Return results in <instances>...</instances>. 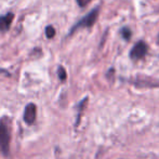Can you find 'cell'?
Instances as JSON below:
<instances>
[{
    "label": "cell",
    "mask_w": 159,
    "mask_h": 159,
    "mask_svg": "<svg viewBox=\"0 0 159 159\" xmlns=\"http://www.w3.org/2000/svg\"><path fill=\"white\" fill-rule=\"evenodd\" d=\"M98 12H100V8H95V9H93L92 11H90L86 16L82 17L79 22H77V23L74 25V27L71 28L70 32H69V35L74 34L77 30H79V28H88L94 25L95 21L98 20Z\"/></svg>",
    "instance_id": "cell-1"
},
{
    "label": "cell",
    "mask_w": 159,
    "mask_h": 159,
    "mask_svg": "<svg viewBox=\"0 0 159 159\" xmlns=\"http://www.w3.org/2000/svg\"><path fill=\"white\" fill-rule=\"evenodd\" d=\"M0 149L4 156H8L10 152V130L2 120H0Z\"/></svg>",
    "instance_id": "cell-2"
},
{
    "label": "cell",
    "mask_w": 159,
    "mask_h": 159,
    "mask_svg": "<svg viewBox=\"0 0 159 159\" xmlns=\"http://www.w3.org/2000/svg\"><path fill=\"white\" fill-rule=\"evenodd\" d=\"M147 50H148L147 44L145 43V41L141 40V41H139L138 43L132 48V50L130 51V57H131L133 61L141 60L147 54Z\"/></svg>",
    "instance_id": "cell-3"
},
{
    "label": "cell",
    "mask_w": 159,
    "mask_h": 159,
    "mask_svg": "<svg viewBox=\"0 0 159 159\" xmlns=\"http://www.w3.org/2000/svg\"><path fill=\"white\" fill-rule=\"evenodd\" d=\"M36 114H37V107L35 104L30 103L26 105L24 111V121L27 125H33L36 120Z\"/></svg>",
    "instance_id": "cell-4"
},
{
    "label": "cell",
    "mask_w": 159,
    "mask_h": 159,
    "mask_svg": "<svg viewBox=\"0 0 159 159\" xmlns=\"http://www.w3.org/2000/svg\"><path fill=\"white\" fill-rule=\"evenodd\" d=\"M14 19V14L12 12L7 13L6 15L0 16V32H7L10 28L11 24Z\"/></svg>",
    "instance_id": "cell-5"
},
{
    "label": "cell",
    "mask_w": 159,
    "mask_h": 159,
    "mask_svg": "<svg viewBox=\"0 0 159 159\" xmlns=\"http://www.w3.org/2000/svg\"><path fill=\"white\" fill-rule=\"evenodd\" d=\"M120 34H121V36L124 37V39H126V40H129L130 38H131V35H132V33H131V30H130L129 27L121 28V30H120Z\"/></svg>",
    "instance_id": "cell-6"
},
{
    "label": "cell",
    "mask_w": 159,
    "mask_h": 159,
    "mask_svg": "<svg viewBox=\"0 0 159 159\" xmlns=\"http://www.w3.org/2000/svg\"><path fill=\"white\" fill-rule=\"evenodd\" d=\"M46 35H47V38H49V39H51V38L54 37L55 30L53 28V26H47L46 27Z\"/></svg>",
    "instance_id": "cell-7"
},
{
    "label": "cell",
    "mask_w": 159,
    "mask_h": 159,
    "mask_svg": "<svg viewBox=\"0 0 159 159\" xmlns=\"http://www.w3.org/2000/svg\"><path fill=\"white\" fill-rule=\"evenodd\" d=\"M57 75H59V78L61 80H65V79H66L67 75H66V70L64 69V67H62V66L59 67V69H57Z\"/></svg>",
    "instance_id": "cell-8"
},
{
    "label": "cell",
    "mask_w": 159,
    "mask_h": 159,
    "mask_svg": "<svg viewBox=\"0 0 159 159\" xmlns=\"http://www.w3.org/2000/svg\"><path fill=\"white\" fill-rule=\"evenodd\" d=\"M78 3V6L81 7V8H84V7H86L87 4H89L91 2V0H76Z\"/></svg>",
    "instance_id": "cell-9"
}]
</instances>
